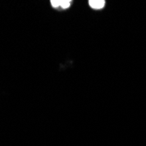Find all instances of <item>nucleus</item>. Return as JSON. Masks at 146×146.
Segmentation results:
<instances>
[{"label":"nucleus","mask_w":146,"mask_h":146,"mask_svg":"<svg viewBox=\"0 0 146 146\" xmlns=\"http://www.w3.org/2000/svg\"><path fill=\"white\" fill-rule=\"evenodd\" d=\"M105 1L104 0H90L88 1V4L90 7H92L95 10H100L102 9L105 6Z\"/></svg>","instance_id":"obj_1"},{"label":"nucleus","mask_w":146,"mask_h":146,"mask_svg":"<svg viewBox=\"0 0 146 146\" xmlns=\"http://www.w3.org/2000/svg\"><path fill=\"white\" fill-rule=\"evenodd\" d=\"M72 1H69V0H60V7L62 9H67L71 5Z\"/></svg>","instance_id":"obj_2"},{"label":"nucleus","mask_w":146,"mask_h":146,"mask_svg":"<svg viewBox=\"0 0 146 146\" xmlns=\"http://www.w3.org/2000/svg\"><path fill=\"white\" fill-rule=\"evenodd\" d=\"M51 5H52V7L58 8L59 6H60V0H52Z\"/></svg>","instance_id":"obj_3"}]
</instances>
